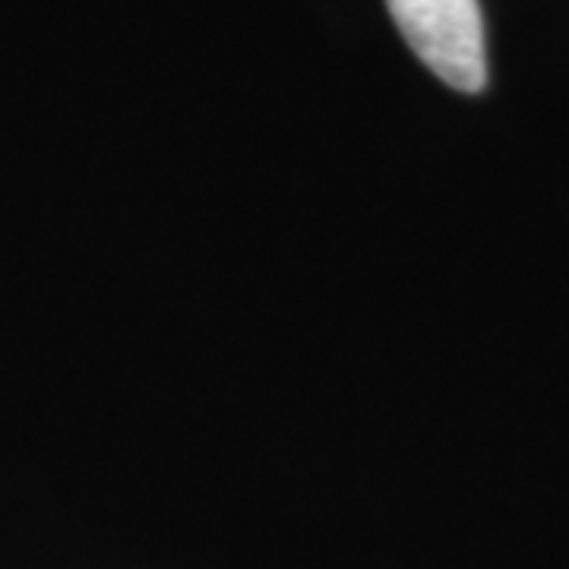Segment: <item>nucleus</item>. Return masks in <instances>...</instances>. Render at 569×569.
I'll list each match as a JSON object with an SVG mask.
<instances>
[{
  "mask_svg": "<svg viewBox=\"0 0 569 569\" xmlns=\"http://www.w3.org/2000/svg\"><path fill=\"white\" fill-rule=\"evenodd\" d=\"M387 7L408 48L433 77L459 92L485 89L488 48L478 0H387Z\"/></svg>",
  "mask_w": 569,
  "mask_h": 569,
  "instance_id": "f257e3e1",
  "label": "nucleus"
}]
</instances>
